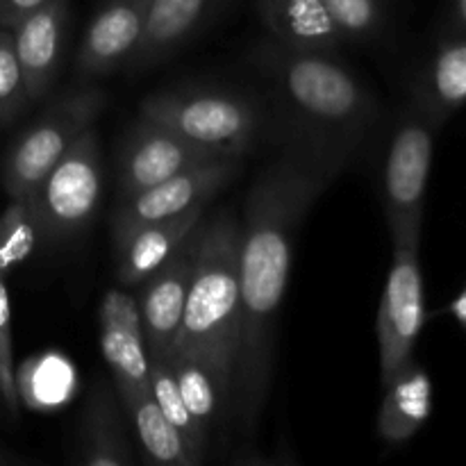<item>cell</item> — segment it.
Returning <instances> with one entry per match:
<instances>
[{
	"label": "cell",
	"mask_w": 466,
	"mask_h": 466,
	"mask_svg": "<svg viewBox=\"0 0 466 466\" xmlns=\"http://www.w3.org/2000/svg\"><path fill=\"white\" fill-rule=\"evenodd\" d=\"M150 391H153L164 417L180 432V437L189 446L198 464L203 462L205 453H208L209 435L200 428V423L196 421L194 414L187 408L185 399L177 390L176 373H173L168 358H150Z\"/></svg>",
	"instance_id": "obj_22"
},
{
	"label": "cell",
	"mask_w": 466,
	"mask_h": 466,
	"mask_svg": "<svg viewBox=\"0 0 466 466\" xmlns=\"http://www.w3.org/2000/svg\"><path fill=\"white\" fill-rule=\"evenodd\" d=\"M198 235L194 278L171 353L203 362L230 408L239 349V214L221 209L212 218H203Z\"/></svg>",
	"instance_id": "obj_3"
},
{
	"label": "cell",
	"mask_w": 466,
	"mask_h": 466,
	"mask_svg": "<svg viewBox=\"0 0 466 466\" xmlns=\"http://www.w3.org/2000/svg\"><path fill=\"white\" fill-rule=\"evenodd\" d=\"M241 171L239 157H221L176 173L148 189L118 198L112 214V237L118 239L141 223L176 217L194 208H208L209 200L226 189Z\"/></svg>",
	"instance_id": "obj_10"
},
{
	"label": "cell",
	"mask_w": 466,
	"mask_h": 466,
	"mask_svg": "<svg viewBox=\"0 0 466 466\" xmlns=\"http://www.w3.org/2000/svg\"><path fill=\"white\" fill-rule=\"evenodd\" d=\"M344 171L299 146H280L246 196L239 217V349L230 399V419L246 437L258 431L271 391L278 319L299 228Z\"/></svg>",
	"instance_id": "obj_1"
},
{
	"label": "cell",
	"mask_w": 466,
	"mask_h": 466,
	"mask_svg": "<svg viewBox=\"0 0 466 466\" xmlns=\"http://www.w3.org/2000/svg\"><path fill=\"white\" fill-rule=\"evenodd\" d=\"M0 405L12 421H18V380L14 369L12 303H9L7 278L0 276Z\"/></svg>",
	"instance_id": "obj_26"
},
{
	"label": "cell",
	"mask_w": 466,
	"mask_h": 466,
	"mask_svg": "<svg viewBox=\"0 0 466 466\" xmlns=\"http://www.w3.org/2000/svg\"><path fill=\"white\" fill-rule=\"evenodd\" d=\"M203 218L205 208H194L176 217L141 223L114 239L118 285L135 289L141 282L148 280L180 248L182 241L200 226Z\"/></svg>",
	"instance_id": "obj_16"
},
{
	"label": "cell",
	"mask_w": 466,
	"mask_h": 466,
	"mask_svg": "<svg viewBox=\"0 0 466 466\" xmlns=\"http://www.w3.org/2000/svg\"><path fill=\"white\" fill-rule=\"evenodd\" d=\"M71 35V3L50 0L12 27L30 105L44 103L57 85Z\"/></svg>",
	"instance_id": "obj_14"
},
{
	"label": "cell",
	"mask_w": 466,
	"mask_h": 466,
	"mask_svg": "<svg viewBox=\"0 0 466 466\" xmlns=\"http://www.w3.org/2000/svg\"><path fill=\"white\" fill-rule=\"evenodd\" d=\"M423 323H426V299H423L419 244H396L376 317L382 387L414 360V349Z\"/></svg>",
	"instance_id": "obj_8"
},
{
	"label": "cell",
	"mask_w": 466,
	"mask_h": 466,
	"mask_svg": "<svg viewBox=\"0 0 466 466\" xmlns=\"http://www.w3.org/2000/svg\"><path fill=\"white\" fill-rule=\"evenodd\" d=\"M150 0H103L73 62V82H96L130 68L148 21Z\"/></svg>",
	"instance_id": "obj_11"
},
{
	"label": "cell",
	"mask_w": 466,
	"mask_h": 466,
	"mask_svg": "<svg viewBox=\"0 0 466 466\" xmlns=\"http://www.w3.org/2000/svg\"><path fill=\"white\" fill-rule=\"evenodd\" d=\"M48 3L50 0H0V27L12 30L18 21H23Z\"/></svg>",
	"instance_id": "obj_27"
},
{
	"label": "cell",
	"mask_w": 466,
	"mask_h": 466,
	"mask_svg": "<svg viewBox=\"0 0 466 466\" xmlns=\"http://www.w3.org/2000/svg\"><path fill=\"white\" fill-rule=\"evenodd\" d=\"M100 350L121 403L150 394V358L139 305L126 287H112L98 308Z\"/></svg>",
	"instance_id": "obj_12"
},
{
	"label": "cell",
	"mask_w": 466,
	"mask_h": 466,
	"mask_svg": "<svg viewBox=\"0 0 466 466\" xmlns=\"http://www.w3.org/2000/svg\"><path fill=\"white\" fill-rule=\"evenodd\" d=\"M139 116L239 159L268 135L267 103L237 86L182 85L153 91L139 103Z\"/></svg>",
	"instance_id": "obj_4"
},
{
	"label": "cell",
	"mask_w": 466,
	"mask_h": 466,
	"mask_svg": "<svg viewBox=\"0 0 466 466\" xmlns=\"http://www.w3.org/2000/svg\"><path fill=\"white\" fill-rule=\"evenodd\" d=\"M226 0H150L144 39L130 64L132 73L150 71L176 57L212 23Z\"/></svg>",
	"instance_id": "obj_17"
},
{
	"label": "cell",
	"mask_w": 466,
	"mask_h": 466,
	"mask_svg": "<svg viewBox=\"0 0 466 466\" xmlns=\"http://www.w3.org/2000/svg\"><path fill=\"white\" fill-rule=\"evenodd\" d=\"M268 39L294 50L337 55L346 44L323 0H255Z\"/></svg>",
	"instance_id": "obj_18"
},
{
	"label": "cell",
	"mask_w": 466,
	"mask_h": 466,
	"mask_svg": "<svg viewBox=\"0 0 466 466\" xmlns=\"http://www.w3.org/2000/svg\"><path fill=\"white\" fill-rule=\"evenodd\" d=\"M437 123L410 105L396 126L382 167V212L391 244H421L423 208Z\"/></svg>",
	"instance_id": "obj_7"
},
{
	"label": "cell",
	"mask_w": 466,
	"mask_h": 466,
	"mask_svg": "<svg viewBox=\"0 0 466 466\" xmlns=\"http://www.w3.org/2000/svg\"><path fill=\"white\" fill-rule=\"evenodd\" d=\"M466 36V0H449L441 18V39Z\"/></svg>",
	"instance_id": "obj_28"
},
{
	"label": "cell",
	"mask_w": 466,
	"mask_h": 466,
	"mask_svg": "<svg viewBox=\"0 0 466 466\" xmlns=\"http://www.w3.org/2000/svg\"><path fill=\"white\" fill-rule=\"evenodd\" d=\"M76 462L85 466H130L137 462L127 435L126 410L112 380L98 376L86 391L77 423Z\"/></svg>",
	"instance_id": "obj_15"
},
{
	"label": "cell",
	"mask_w": 466,
	"mask_h": 466,
	"mask_svg": "<svg viewBox=\"0 0 466 466\" xmlns=\"http://www.w3.org/2000/svg\"><path fill=\"white\" fill-rule=\"evenodd\" d=\"M30 107L21 62L9 27H0V126H9Z\"/></svg>",
	"instance_id": "obj_25"
},
{
	"label": "cell",
	"mask_w": 466,
	"mask_h": 466,
	"mask_svg": "<svg viewBox=\"0 0 466 466\" xmlns=\"http://www.w3.org/2000/svg\"><path fill=\"white\" fill-rule=\"evenodd\" d=\"M221 157L228 155L205 148L162 123L139 116L123 137L114 162L118 198L139 194L176 173Z\"/></svg>",
	"instance_id": "obj_9"
},
{
	"label": "cell",
	"mask_w": 466,
	"mask_h": 466,
	"mask_svg": "<svg viewBox=\"0 0 466 466\" xmlns=\"http://www.w3.org/2000/svg\"><path fill=\"white\" fill-rule=\"evenodd\" d=\"M449 312L453 314V319L455 321L460 323V326L464 328L466 330V287L462 291H460L458 296H455L453 300H451V305H449Z\"/></svg>",
	"instance_id": "obj_29"
},
{
	"label": "cell",
	"mask_w": 466,
	"mask_h": 466,
	"mask_svg": "<svg viewBox=\"0 0 466 466\" xmlns=\"http://www.w3.org/2000/svg\"><path fill=\"white\" fill-rule=\"evenodd\" d=\"M346 41H371L385 30L387 0H323Z\"/></svg>",
	"instance_id": "obj_24"
},
{
	"label": "cell",
	"mask_w": 466,
	"mask_h": 466,
	"mask_svg": "<svg viewBox=\"0 0 466 466\" xmlns=\"http://www.w3.org/2000/svg\"><path fill=\"white\" fill-rule=\"evenodd\" d=\"M103 194V150L96 126H91L27 196L41 244H66L82 235L98 214Z\"/></svg>",
	"instance_id": "obj_6"
},
{
	"label": "cell",
	"mask_w": 466,
	"mask_h": 466,
	"mask_svg": "<svg viewBox=\"0 0 466 466\" xmlns=\"http://www.w3.org/2000/svg\"><path fill=\"white\" fill-rule=\"evenodd\" d=\"M41 244L30 198H9L0 212V276L7 278Z\"/></svg>",
	"instance_id": "obj_23"
},
{
	"label": "cell",
	"mask_w": 466,
	"mask_h": 466,
	"mask_svg": "<svg viewBox=\"0 0 466 466\" xmlns=\"http://www.w3.org/2000/svg\"><path fill=\"white\" fill-rule=\"evenodd\" d=\"M203 223V221H200ZM200 226L182 241L180 248L139 285V317L148 358H167L176 344L185 312L187 294L196 268Z\"/></svg>",
	"instance_id": "obj_13"
},
{
	"label": "cell",
	"mask_w": 466,
	"mask_h": 466,
	"mask_svg": "<svg viewBox=\"0 0 466 466\" xmlns=\"http://www.w3.org/2000/svg\"><path fill=\"white\" fill-rule=\"evenodd\" d=\"M412 105L441 126L466 105V36L441 39L440 48L419 68Z\"/></svg>",
	"instance_id": "obj_20"
},
{
	"label": "cell",
	"mask_w": 466,
	"mask_h": 466,
	"mask_svg": "<svg viewBox=\"0 0 466 466\" xmlns=\"http://www.w3.org/2000/svg\"><path fill=\"white\" fill-rule=\"evenodd\" d=\"M107 91L96 82H73L50 98L44 112L12 141L3 159V187L9 198H25L62 159L73 141L96 126Z\"/></svg>",
	"instance_id": "obj_5"
},
{
	"label": "cell",
	"mask_w": 466,
	"mask_h": 466,
	"mask_svg": "<svg viewBox=\"0 0 466 466\" xmlns=\"http://www.w3.org/2000/svg\"><path fill=\"white\" fill-rule=\"evenodd\" d=\"M0 408H3V405H0Z\"/></svg>",
	"instance_id": "obj_30"
},
{
	"label": "cell",
	"mask_w": 466,
	"mask_h": 466,
	"mask_svg": "<svg viewBox=\"0 0 466 466\" xmlns=\"http://www.w3.org/2000/svg\"><path fill=\"white\" fill-rule=\"evenodd\" d=\"M253 64L268 91V137L349 167L364 150L382 107L337 55L259 41Z\"/></svg>",
	"instance_id": "obj_2"
},
{
	"label": "cell",
	"mask_w": 466,
	"mask_h": 466,
	"mask_svg": "<svg viewBox=\"0 0 466 466\" xmlns=\"http://www.w3.org/2000/svg\"><path fill=\"white\" fill-rule=\"evenodd\" d=\"M376 431L385 444L400 446L412 440L432 414V380L421 364H405L385 387Z\"/></svg>",
	"instance_id": "obj_19"
},
{
	"label": "cell",
	"mask_w": 466,
	"mask_h": 466,
	"mask_svg": "<svg viewBox=\"0 0 466 466\" xmlns=\"http://www.w3.org/2000/svg\"><path fill=\"white\" fill-rule=\"evenodd\" d=\"M167 358L176 373L177 390H180L187 408L209 435L212 426L221 423L223 419H230V408H228V399L221 385L214 373L196 358L180 353H168Z\"/></svg>",
	"instance_id": "obj_21"
}]
</instances>
